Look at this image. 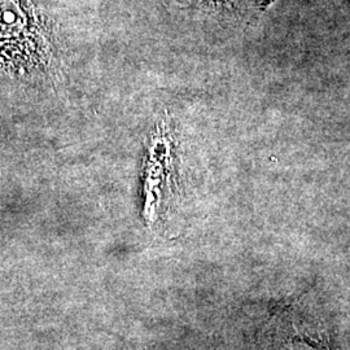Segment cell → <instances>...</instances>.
Wrapping results in <instances>:
<instances>
[{
  "label": "cell",
  "mask_w": 350,
  "mask_h": 350,
  "mask_svg": "<svg viewBox=\"0 0 350 350\" xmlns=\"http://www.w3.org/2000/svg\"><path fill=\"white\" fill-rule=\"evenodd\" d=\"M271 1H273V0H271Z\"/></svg>",
  "instance_id": "3"
},
{
  "label": "cell",
  "mask_w": 350,
  "mask_h": 350,
  "mask_svg": "<svg viewBox=\"0 0 350 350\" xmlns=\"http://www.w3.org/2000/svg\"><path fill=\"white\" fill-rule=\"evenodd\" d=\"M204 1L209 3V4H214V5H225V4L234 3L235 0H204Z\"/></svg>",
  "instance_id": "2"
},
{
  "label": "cell",
  "mask_w": 350,
  "mask_h": 350,
  "mask_svg": "<svg viewBox=\"0 0 350 350\" xmlns=\"http://www.w3.org/2000/svg\"><path fill=\"white\" fill-rule=\"evenodd\" d=\"M46 36L44 21L31 0H0V65L31 63L49 44Z\"/></svg>",
  "instance_id": "1"
}]
</instances>
